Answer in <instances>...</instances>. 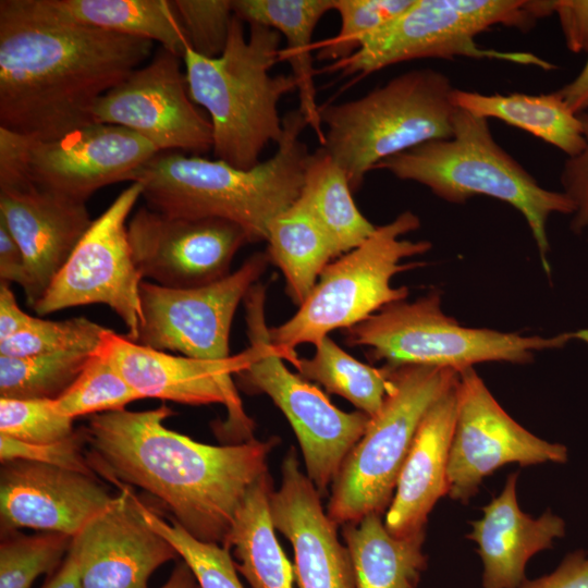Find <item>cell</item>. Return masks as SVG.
Masks as SVG:
<instances>
[{
    "label": "cell",
    "instance_id": "obj_17",
    "mask_svg": "<svg viewBox=\"0 0 588 588\" xmlns=\"http://www.w3.org/2000/svg\"><path fill=\"white\" fill-rule=\"evenodd\" d=\"M127 235L143 279L170 289L212 284L230 274L235 254L250 243L238 224L221 218H180L140 207Z\"/></svg>",
    "mask_w": 588,
    "mask_h": 588
},
{
    "label": "cell",
    "instance_id": "obj_34",
    "mask_svg": "<svg viewBox=\"0 0 588 588\" xmlns=\"http://www.w3.org/2000/svg\"><path fill=\"white\" fill-rule=\"evenodd\" d=\"M142 399L97 350L75 381L54 402L62 414L75 419L78 416L121 411Z\"/></svg>",
    "mask_w": 588,
    "mask_h": 588
},
{
    "label": "cell",
    "instance_id": "obj_35",
    "mask_svg": "<svg viewBox=\"0 0 588 588\" xmlns=\"http://www.w3.org/2000/svg\"><path fill=\"white\" fill-rule=\"evenodd\" d=\"M5 534L0 544V588H30L38 576L60 565L73 539L60 532Z\"/></svg>",
    "mask_w": 588,
    "mask_h": 588
},
{
    "label": "cell",
    "instance_id": "obj_33",
    "mask_svg": "<svg viewBox=\"0 0 588 588\" xmlns=\"http://www.w3.org/2000/svg\"><path fill=\"white\" fill-rule=\"evenodd\" d=\"M94 353L0 355V397L57 400L75 381Z\"/></svg>",
    "mask_w": 588,
    "mask_h": 588
},
{
    "label": "cell",
    "instance_id": "obj_41",
    "mask_svg": "<svg viewBox=\"0 0 588 588\" xmlns=\"http://www.w3.org/2000/svg\"><path fill=\"white\" fill-rule=\"evenodd\" d=\"M0 460L33 462L94 476L82 429L69 439L51 443H27L0 434Z\"/></svg>",
    "mask_w": 588,
    "mask_h": 588
},
{
    "label": "cell",
    "instance_id": "obj_8",
    "mask_svg": "<svg viewBox=\"0 0 588 588\" xmlns=\"http://www.w3.org/2000/svg\"><path fill=\"white\" fill-rule=\"evenodd\" d=\"M419 226V217L406 210L331 261L298 310L282 324L269 328L270 343L279 355L294 365L298 345H316L332 331L346 330L385 306L406 299L408 289L394 287L392 279L422 265L405 262L406 258L431 249L429 241L404 237Z\"/></svg>",
    "mask_w": 588,
    "mask_h": 588
},
{
    "label": "cell",
    "instance_id": "obj_48",
    "mask_svg": "<svg viewBox=\"0 0 588 588\" xmlns=\"http://www.w3.org/2000/svg\"><path fill=\"white\" fill-rule=\"evenodd\" d=\"M558 91L573 112H588V58L578 75Z\"/></svg>",
    "mask_w": 588,
    "mask_h": 588
},
{
    "label": "cell",
    "instance_id": "obj_44",
    "mask_svg": "<svg viewBox=\"0 0 588 588\" xmlns=\"http://www.w3.org/2000/svg\"><path fill=\"white\" fill-rule=\"evenodd\" d=\"M554 13L572 52H588V0H554Z\"/></svg>",
    "mask_w": 588,
    "mask_h": 588
},
{
    "label": "cell",
    "instance_id": "obj_15",
    "mask_svg": "<svg viewBox=\"0 0 588 588\" xmlns=\"http://www.w3.org/2000/svg\"><path fill=\"white\" fill-rule=\"evenodd\" d=\"M567 449L544 441L515 421L475 368L458 373L457 409L448 463V494L466 503L482 479L509 463H565Z\"/></svg>",
    "mask_w": 588,
    "mask_h": 588
},
{
    "label": "cell",
    "instance_id": "obj_29",
    "mask_svg": "<svg viewBox=\"0 0 588 588\" xmlns=\"http://www.w3.org/2000/svg\"><path fill=\"white\" fill-rule=\"evenodd\" d=\"M267 255L285 279L291 301L301 306L324 268L338 258L334 248L313 216L298 199L269 224Z\"/></svg>",
    "mask_w": 588,
    "mask_h": 588
},
{
    "label": "cell",
    "instance_id": "obj_7",
    "mask_svg": "<svg viewBox=\"0 0 588 588\" xmlns=\"http://www.w3.org/2000/svg\"><path fill=\"white\" fill-rule=\"evenodd\" d=\"M343 333L347 345L366 347L370 360L458 373L483 363L530 364L538 352L588 344V328L542 336L462 326L444 313L438 290L392 303Z\"/></svg>",
    "mask_w": 588,
    "mask_h": 588
},
{
    "label": "cell",
    "instance_id": "obj_46",
    "mask_svg": "<svg viewBox=\"0 0 588 588\" xmlns=\"http://www.w3.org/2000/svg\"><path fill=\"white\" fill-rule=\"evenodd\" d=\"M0 279L2 283H15L24 293L28 287L25 256L2 219H0Z\"/></svg>",
    "mask_w": 588,
    "mask_h": 588
},
{
    "label": "cell",
    "instance_id": "obj_22",
    "mask_svg": "<svg viewBox=\"0 0 588 588\" xmlns=\"http://www.w3.org/2000/svg\"><path fill=\"white\" fill-rule=\"evenodd\" d=\"M0 219L19 243L26 260L27 304L34 307L89 229L85 203L33 184L0 189Z\"/></svg>",
    "mask_w": 588,
    "mask_h": 588
},
{
    "label": "cell",
    "instance_id": "obj_28",
    "mask_svg": "<svg viewBox=\"0 0 588 588\" xmlns=\"http://www.w3.org/2000/svg\"><path fill=\"white\" fill-rule=\"evenodd\" d=\"M272 491L268 471L248 489L224 547L233 548L236 569L253 588H293L294 568L279 544L270 514Z\"/></svg>",
    "mask_w": 588,
    "mask_h": 588
},
{
    "label": "cell",
    "instance_id": "obj_43",
    "mask_svg": "<svg viewBox=\"0 0 588 588\" xmlns=\"http://www.w3.org/2000/svg\"><path fill=\"white\" fill-rule=\"evenodd\" d=\"M29 137L0 127V189L28 185L26 155Z\"/></svg>",
    "mask_w": 588,
    "mask_h": 588
},
{
    "label": "cell",
    "instance_id": "obj_11",
    "mask_svg": "<svg viewBox=\"0 0 588 588\" xmlns=\"http://www.w3.org/2000/svg\"><path fill=\"white\" fill-rule=\"evenodd\" d=\"M243 302L253 358L235 378L245 392L267 394L284 414L301 445L307 476L323 498L370 417L341 411L319 388L287 369L270 343L265 285L254 284Z\"/></svg>",
    "mask_w": 588,
    "mask_h": 588
},
{
    "label": "cell",
    "instance_id": "obj_9",
    "mask_svg": "<svg viewBox=\"0 0 588 588\" xmlns=\"http://www.w3.org/2000/svg\"><path fill=\"white\" fill-rule=\"evenodd\" d=\"M553 13L554 0H414L402 15L331 69L364 77L405 61L467 57L550 71L556 65L534 53L482 48L475 37L495 25L527 32Z\"/></svg>",
    "mask_w": 588,
    "mask_h": 588
},
{
    "label": "cell",
    "instance_id": "obj_38",
    "mask_svg": "<svg viewBox=\"0 0 588 588\" xmlns=\"http://www.w3.org/2000/svg\"><path fill=\"white\" fill-rule=\"evenodd\" d=\"M147 523L162 535L194 573L200 588H244L230 550L191 536L175 520L168 522L142 502Z\"/></svg>",
    "mask_w": 588,
    "mask_h": 588
},
{
    "label": "cell",
    "instance_id": "obj_39",
    "mask_svg": "<svg viewBox=\"0 0 588 588\" xmlns=\"http://www.w3.org/2000/svg\"><path fill=\"white\" fill-rule=\"evenodd\" d=\"M76 431L74 418L62 414L54 400L0 397V434L27 443H51Z\"/></svg>",
    "mask_w": 588,
    "mask_h": 588
},
{
    "label": "cell",
    "instance_id": "obj_1",
    "mask_svg": "<svg viewBox=\"0 0 588 588\" xmlns=\"http://www.w3.org/2000/svg\"><path fill=\"white\" fill-rule=\"evenodd\" d=\"M151 48L72 21L49 0H1L0 127L44 140L94 123L96 101Z\"/></svg>",
    "mask_w": 588,
    "mask_h": 588
},
{
    "label": "cell",
    "instance_id": "obj_19",
    "mask_svg": "<svg viewBox=\"0 0 588 588\" xmlns=\"http://www.w3.org/2000/svg\"><path fill=\"white\" fill-rule=\"evenodd\" d=\"M69 552L83 588H147L150 575L179 556L147 523L142 501L127 486L73 537Z\"/></svg>",
    "mask_w": 588,
    "mask_h": 588
},
{
    "label": "cell",
    "instance_id": "obj_30",
    "mask_svg": "<svg viewBox=\"0 0 588 588\" xmlns=\"http://www.w3.org/2000/svg\"><path fill=\"white\" fill-rule=\"evenodd\" d=\"M63 16L77 23L134 38L157 41L183 59L186 33L169 0H49Z\"/></svg>",
    "mask_w": 588,
    "mask_h": 588
},
{
    "label": "cell",
    "instance_id": "obj_5",
    "mask_svg": "<svg viewBox=\"0 0 588 588\" xmlns=\"http://www.w3.org/2000/svg\"><path fill=\"white\" fill-rule=\"evenodd\" d=\"M373 170L428 187L450 204L475 196L504 201L525 218L541 266L550 275L548 221L554 213L572 216L574 205L564 192L542 187L493 138L487 119L456 108L450 138L434 139L389 157Z\"/></svg>",
    "mask_w": 588,
    "mask_h": 588
},
{
    "label": "cell",
    "instance_id": "obj_50",
    "mask_svg": "<svg viewBox=\"0 0 588 588\" xmlns=\"http://www.w3.org/2000/svg\"><path fill=\"white\" fill-rule=\"evenodd\" d=\"M160 588H200L199 584L189 568V566L181 559L173 568L171 576L167 583Z\"/></svg>",
    "mask_w": 588,
    "mask_h": 588
},
{
    "label": "cell",
    "instance_id": "obj_13",
    "mask_svg": "<svg viewBox=\"0 0 588 588\" xmlns=\"http://www.w3.org/2000/svg\"><path fill=\"white\" fill-rule=\"evenodd\" d=\"M269 262L266 252L255 253L236 271L200 287L170 289L143 281V324L136 343L210 363L229 359L236 308Z\"/></svg>",
    "mask_w": 588,
    "mask_h": 588
},
{
    "label": "cell",
    "instance_id": "obj_40",
    "mask_svg": "<svg viewBox=\"0 0 588 588\" xmlns=\"http://www.w3.org/2000/svg\"><path fill=\"white\" fill-rule=\"evenodd\" d=\"M189 48L206 58L219 57L225 49L234 16L232 0H174Z\"/></svg>",
    "mask_w": 588,
    "mask_h": 588
},
{
    "label": "cell",
    "instance_id": "obj_36",
    "mask_svg": "<svg viewBox=\"0 0 588 588\" xmlns=\"http://www.w3.org/2000/svg\"><path fill=\"white\" fill-rule=\"evenodd\" d=\"M414 0H333L339 33L317 47L316 58L333 63L357 51L369 38L402 15Z\"/></svg>",
    "mask_w": 588,
    "mask_h": 588
},
{
    "label": "cell",
    "instance_id": "obj_18",
    "mask_svg": "<svg viewBox=\"0 0 588 588\" xmlns=\"http://www.w3.org/2000/svg\"><path fill=\"white\" fill-rule=\"evenodd\" d=\"M158 152L128 128L91 123L52 139L29 138L25 174L39 188L86 203L106 185L132 181Z\"/></svg>",
    "mask_w": 588,
    "mask_h": 588
},
{
    "label": "cell",
    "instance_id": "obj_27",
    "mask_svg": "<svg viewBox=\"0 0 588 588\" xmlns=\"http://www.w3.org/2000/svg\"><path fill=\"white\" fill-rule=\"evenodd\" d=\"M381 514L342 525L356 588H416L427 566L421 547L425 530L409 537L391 535Z\"/></svg>",
    "mask_w": 588,
    "mask_h": 588
},
{
    "label": "cell",
    "instance_id": "obj_21",
    "mask_svg": "<svg viewBox=\"0 0 588 588\" xmlns=\"http://www.w3.org/2000/svg\"><path fill=\"white\" fill-rule=\"evenodd\" d=\"M321 498L291 449L282 462L281 485L270 495V514L274 528L294 549L298 588H356L348 549Z\"/></svg>",
    "mask_w": 588,
    "mask_h": 588
},
{
    "label": "cell",
    "instance_id": "obj_32",
    "mask_svg": "<svg viewBox=\"0 0 588 588\" xmlns=\"http://www.w3.org/2000/svg\"><path fill=\"white\" fill-rule=\"evenodd\" d=\"M310 358L298 357L293 365L307 381H315L338 394L370 418L381 409L391 387L389 368L364 364L343 351L330 336L316 345Z\"/></svg>",
    "mask_w": 588,
    "mask_h": 588
},
{
    "label": "cell",
    "instance_id": "obj_49",
    "mask_svg": "<svg viewBox=\"0 0 588 588\" xmlns=\"http://www.w3.org/2000/svg\"><path fill=\"white\" fill-rule=\"evenodd\" d=\"M42 588H83L76 562L70 552L58 572Z\"/></svg>",
    "mask_w": 588,
    "mask_h": 588
},
{
    "label": "cell",
    "instance_id": "obj_6",
    "mask_svg": "<svg viewBox=\"0 0 588 588\" xmlns=\"http://www.w3.org/2000/svg\"><path fill=\"white\" fill-rule=\"evenodd\" d=\"M450 78L433 69L404 72L360 98L320 107V144L358 191L380 161L453 133Z\"/></svg>",
    "mask_w": 588,
    "mask_h": 588
},
{
    "label": "cell",
    "instance_id": "obj_37",
    "mask_svg": "<svg viewBox=\"0 0 588 588\" xmlns=\"http://www.w3.org/2000/svg\"><path fill=\"white\" fill-rule=\"evenodd\" d=\"M85 317L65 320L36 318L24 331L0 342V355L25 357L61 352H96L108 332Z\"/></svg>",
    "mask_w": 588,
    "mask_h": 588
},
{
    "label": "cell",
    "instance_id": "obj_47",
    "mask_svg": "<svg viewBox=\"0 0 588 588\" xmlns=\"http://www.w3.org/2000/svg\"><path fill=\"white\" fill-rule=\"evenodd\" d=\"M36 317L23 311L12 292L10 284L0 285V342L24 331Z\"/></svg>",
    "mask_w": 588,
    "mask_h": 588
},
{
    "label": "cell",
    "instance_id": "obj_2",
    "mask_svg": "<svg viewBox=\"0 0 588 588\" xmlns=\"http://www.w3.org/2000/svg\"><path fill=\"white\" fill-rule=\"evenodd\" d=\"M173 414L155 409L91 415L82 428L94 471L157 498L191 536L225 546L252 485L268 473L278 438L211 445L168 429Z\"/></svg>",
    "mask_w": 588,
    "mask_h": 588
},
{
    "label": "cell",
    "instance_id": "obj_14",
    "mask_svg": "<svg viewBox=\"0 0 588 588\" xmlns=\"http://www.w3.org/2000/svg\"><path fill=\"white\" fill-rule=\"evenodd\" d=\"M98 351L143 399L223 404L228 418L217 428L220 438L232 443L255 439L254 421L244 412L233 381L253 358L250 345L222 363H210L140 345L109 329Z\"/></svg>",
    "mask_w": 588,
    "mask_h": 588
},
{
    "label": "cell",
    "instance_id": "obj_23",
    "mask_svg": "<svg viewBox=\"0 0 588 588\" xmlns=\"http://www.w3.org/2000/svg\"><path fill=\"white\" fill-rule=\"evenodd\" d=\"M457 381L422 418L397 478L384 525L394 537L426 530L428 515L448 494V463L457 409Z\"/></svg>",
    "mask_w": 588,
    "mask_h": 588
},
{
    "label": "cell",
    "instance_id": "obj_25",
    "mask_svg": "<svg viewBox=\"0 0 588 588\" xmlns=\"http://www.w3.org/2000/svg\"><path fill=\"white\" fill-rule=\"evenodd\" d=\"M232 8L243 22L271 27L284 36L280 61L290 64L299 98L298 110L321 144L323 127L315 86L313 35L322 16L333 10V0H232Z\"/></svg>",
    "mask_w": 588,
    "mask_h": 588
},
{
    "label": "cell",
    "instance_id": "obj_45",
    "mask_svg": "<svg viewBox=\"0 0 588 588\" xmlns=\"http://www.w3.org/2000/svg\"><path fill=\"white\" fill-rule=\"evenodd\" d=\"M519 588H588V558L578 550L567 554L550 574L528 580Z\"/></svg>",
    "mask_w": 588,
    "mask_h": 588
},
{
    "label": "cell",
    "instance_id": "obj_10",
    "mask_svg": "<svg viewBox=\"0 0 588 588\" xmlns=\"http://www.w3.org/2000/svg\"><path fill=\"white\" fill-rule=\"evenodd\" d=\"M387 367L391 387L383 405L370 418L331 486L327 513L336 525L388 510L422 418L458 379V372L446 368Z\"/></svg>",
    "mask_w": 588,
    "mask_h": 588
},
{
    "label": "cell",
    "instance_id": "obj_12",
    "mask_svg": "<svg viewBox=\"0 0 588 588\" xmlns=\"http://www.w3.org/2000/svg\"><path fill=\"white\" fill-rule=\"evenodd\" d=\"M142 185L133 182L95 220L44 296L33 307L39 316L64 308L103 304L127 328L136 342L143 324L140 275L130 245L127 218Z\"/></svg>",
    "mask_w": 588,
    "mask_h": 588
},
{
    "label": "cell",
    "instance_id": "obj_31",
    "mask_svg": "<svg viewBox=\"0 0 588 588\" xmlns=\"http://www.w3.org/2000/svg\"><path fill=\"white\" fill-rule=\"evenodd\" d=\"M343 170L319 147L310 152L298 200L313 213L338 257L363 244L376 230L357 208Z\"/></svg>",
    "mask_w": 588,
    "mask_h": 588
},
{
    "label": "cell",
    "instance_id": "obj_42",
    "mask_svg": "<svg viewBox=\"0 0 588 588\" xmlns=\"http://www.w3.org/2000/svg\"><path fill=\"white\" fill-rule=\"evenodd\" d=\"M583 123L585 147L575 157L566 158L560 182L574 205L569 228L573 233L588 235V112L579 114Z\"/></svg>",
    "mask_w": 588,
    "mask_h": 588
},
{
    "label": "cell",
    "instance_id": "obj_24",
    "mask_svg": "<svg viewBox=\"0 0 588 588\" xmlns=\"http://www.w3.org/2000/svg\"><path fill=\"white\" fill-rule=\"evenodd\" d=\"M516 480L517 473L509 475L501 493L482 507L483 516L470 523L467 538L478 546L483 588H519L527 561L565 534L564 520L550 511L535 519L519 510Z\"/></svg>",
    "mask_w": 588,
    "mask_h": 588
},
{
    "label": "cell",
    "instance_id": "obj_26",
    "mask_svg": "<svg viewBox=\"0 0 588 588\" xmlns=\"http://www.w3.org/2000/svg\"><path fill=\"white\" fill-rule=\"evenodd\" d=\"M453 105L476 117L498 119L524 130L572 158L581 152L585 137L581 119L558 90L550 94L486 95L454 88Z\"/></svg>",
    "mask_w": 588,
    "mask_h": 588
},
{
    "label": "cell",
    "instance_id": "obj_4",
    "mask_svg": "<svg viewBox=\"0 0 588 588\" xmlns=\"http://www.w3.org/2000/svg\"><path fill=\"white\" fill-rule=\"evenodd\" d=\"M249 27L246 38L244 22L234 15L219 57L206 58L191 48L183 57L191 99L209 114L213 156L244 170L261 162L269 143L281 140L278 103L296 90L292 74L270 73L280 62V33L255 23Z\"/></svg>",
    "mask_w": 588,
    "mask_h": 588
},
{
    "label": "cell",
    "instance_id": "obj_3",
    "mask_svg": "<svg viewBox=\"0 0 588 588\" xmlns=\"http://www.w3.org/2000/svg\"><path fill=\"white\" fill-rule=\"evenodd\" d=\"M274 155L252 169L222 160L159 151L133 175L142 197L156 211L180 218H221L241 225L250 243L267 240L271 221L302 188L310 152L301 134L307 122L298 109L282 119Z\"/></svg>",
    "mask_w": 588,
    "mask_h": 588
},
{
    "label": "cell",
    "instance_id": "obj_20",
    "mask_svg": "<svg viewBox=\"0 0 588 588\" xmlns=\"http://www.w3.org/2000/svg\"><path fill=\"white\" fill-rule=\"evenodd\" d=\"M114 498L94 476L33 462L2 463L1 530L32 528L73 538Z\"/></svg>",
    "mask_w": 588,
    "mask_h": 588
},
{
    "label": "cell",
    "instance_id": "obj_16",
    "mask_svg": "<svg viewBox=\"0 0 588 588\" xmlns=\"http://www.w3.org/2000/svg\"><path fill=\"white\" fill-rule=\"evenodd\" d=\"M181 59L160 47L152 59L103 94L94 123L128 128L158 151L204 154L212 149V130L191 99Z\"/></svg>",
    "mask_w": 588,
    "mask_h": 588
}]
</instances>
